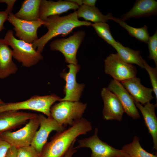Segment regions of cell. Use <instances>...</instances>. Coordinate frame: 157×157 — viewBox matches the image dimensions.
I'll return each instance as SVG.
<instances>
[{"label":"cell","mask_w":157,"mask_h":157,"mask_svg":"<svg viewBox=\"0 0 157 157\" xmlns=\"http://www.w3.org/2000/svg\"><path fill=\"white\" fill-rule=\"evenodd\" d=\"M92 129L91 122L82 117L67 129L57 132L52 137L44 146L40 157H64L79 136L86 135Z\"/></svg>","instance_id":"1"},{"label":"cell","mask_w":157,"mask_h":157,"mask_svg":"<svg viewBox=\"0 0 157 157\" xmlns=\"http://www.w3.org/2000/svg\"><path fill=\"white\" fill-rule=\"evenodd\" d=\"M43 25L48 31L45 34L32 44L33 48L41 53L44 46L52 38L59 35L65 37L71 33L75 28L82 26H92L90 22L79 20L76 11L63 16L58 15L50 16L43 21Z\"/></svg>","instance_id":"2"},{"label":"cell","mask_w":157,"mask_h":157,"mask_svg":"<svg viewBox=\"0 0 157 157\" xmlns=\"http://www.w3.org/2000/svg\"><path fill=\"white\" fill-rule=\"evenodd\" d=\"M2 40L13 49V56L14 58L21 63L24 67H32L43 58L41 53L33 48L32 44L15 38L12 30H8Z\"/></svg>","instance_id":"3"},{"label":"cell","mask_w":157,"mask_h":157,"mask_svg":"<svg viewBox=\"0 0 157 157\" xmlns=\"http://www.w3.org/2000/svg\"><path fill=\"white\" fill-rule=\"evenodd\" d=\"M61 98L53 94L44 96L33 95L26 100L15 102L5 103L0 105V114L9 111L31 110L42 113L51 116L50 108L56 101Z\"/></svg>","instance_id":"4"},{"label":"cell","mask_w":157,"mask_h":157,"mask_svg":"<svg viewBox=\"0 0 157 157\" xmlns=\"http://www.w3.org/2000/svg\"><path fill=\"white\" fill-rule=\"evenodd\" d=\"M87 104L81 102L62 101L52 106L51 116L65 127L72 126L82 118Z\"/></svg>","instance_id":"5"},{"label":"cell","mask_w":157,"mask_h":157,"mask_svg":"<svg viewBox=\"0 0 157 157\" xmlns=\"http://www.w3.org/2000/svg\"><path fill=\"white\" fill-rule=\"evenodd\" d=\"M85 34V31L81 30L75 32L67 38L55 40L50 43V49L51 50L58 51L61 53L67 63L77 65V51Z\"/></svg>","instance_id":"6"},{"label":"cell","mask_w":157,"mask_h":157,"mask_svg":"<svg viewBox=\"0 0 157 157\" xmlns=\"http://www.w3.org/2000/svg\"><path fill=\"white\" fill-rule=\"evenodd\" d=\"M40 126L38 117L29 120L22 128L14 132L8 131L0 135L11 146L17 148L30 146Z\"/></svg>","instance_id":"7"},{"label":"cell","mask_w":157,"mask_h":157,"mask_svg":"<svg viewBox=\"0 0 157 157\" xmlns=\"http://www.w3.org/2000/svg\"><path fill=\"white\" fill-rule=\"evenodd\" d=\"M98 129L96 128L92 136L79 140L78 145L74 147L89 148L92 151L91 157H129L121 149L115 148L101 140L98 135Z\"/></svg>","instance_id":"8"},{"label":"cell","mask_w":157,"mask_h":157,"mask_svg":"<svg viewBox=\"0 0 157 157\" xmlns=\"http://www.w3.org/2000/svg\"><path fill=\"white\" fill-rule=\"evenodd\" d=\"M104 62L105 73L120 82L135 76L137 73L135 66L124 62L117 53L110 54Z\"/></svg>","instance_id":"9"},{"label":"cell","mask_w":157,"mask_h":157,"mask_svg":"<svg viewBox=\"0 0 157 157\" xmlns=\"http://www.w3.org/2000/svg\"><path fill=\"white\" fill-rule=\"evenodd\" d=\"M7 20L14 26L16 36L19 40L31 44L38 39L37 30L44 24V21L40 19L30 21L19 19L11 12L9 13Z\"/></svg>","instance_id":"10"},{"label":"cell","mask_w":157,"mask_h":157,"mask_svg":"<svg viewBox=\"0 0 157 157\" xmlns=\"http://www.w3.org/2000/svg\"><path fill=\"white\" fill-rule=\"evenodd\" d=\"M40 128L36 132L31 145L40 155L42 149L47 142L50 133L53 131L57 132L63 131L65 127L59 124L51 116L46 117L43 115H38Z\"/></svg>","instance_id":"11"},{"label":"cell","mask_w":157,"mask_h":157,"mask_svg":"<svg viewBox=\"0 0 157 157\" xmlns=\"http://www.w3.org/2000/svg\"><path fill=\"white\" fill-rule=\"evenodd\" d=\"M67 66L69 69L68 72L63 71L60 74V76L65 81L66 84L63 90L65 96L59 101H78L85 86L83 83H77L76 81V75L80 67L78 64H69Z\"/></svg>","instance_id":"12"},{"label":"cell","mask_w":157,"mask_h":157,"mask_svg":"<svg viewBox=\"0 0 157 157\" xmlns=\"http://www.w3.org/2000/svg\"><path fill=\"white\" fill-rule=\"evenodd\" d=\"M101 95L104 104L102 111L104 118L107 120L121 121L124 112L118 97L106 88H102Z\"/></svg>","instance_id":"13"},{"label":"cell","mask_w":157,"mask_h":157,"mask_svg":"<svg viewBox=\"0 0 157 157\" xmlns=\"http://www.w3.org/2000/svg\"><path fill=\"white\" fill-rule=\"evenodd\" d=\"M107 88L118 97L124 112L128 115L134 119L140 117L139 113L135 104L133 98L120 82L112 79Z\"/></svg>","instance_id":"14"},{"label":"cell","mask_w":157,"mask_h":157,"mask_svg":"<svg viewBox=\"0 0 157 157\" xmlns=\"http://www.w3.org/2000/svg\"><path fill=\"white\" fill-rule=\"evenodd\" d=\"M38 116L35 113L19 111H9L2 113L0 114V135L15 129Z\"/></svg>","instance_id":"15"},{"label":"cell","mask_w":157,"mask_h":157,"mask_svg":"<svg viewBox=\"0 0 157 157\" xmlns=\"http://www.w3.org/2000/svg\"><path fill=\"white\" fill-rule=\"evenodd\" d=\"M120 82L134 100L142 105H145L154 98L152 95V89L142 85L140 79L136 76Z\"/></svg>","instance_id":"16"},{"label":"cell","mask_w":157,"mask_h":157,"mask_svg":"<svg viewBox=\"0 0 157 157\" xmlns=\"http://www.w3.org/2000/svg\"><path fill=\"white\" fill-rule=\"evenodd\" d=\"M79 6L76 4L67 0L53 1L41 0L39 18L43 21L48 17L55 15H59L67 12L70 10H75Z\"/></svg>","instance_id":"17"},{"label":"cell","mask_w":157,"mask_h":157,"mask_svg":"<svg viewBox=\"0 0 157 157\" xmlns=\"http://www.w3.org/2000/svg\"><path fill=\"white\" fill-rule=\"evenodd\" d=\"M135 104L140 111L144 118L145 124L151 135L153 143V149L157 150V118L155 113L157 104L148 102L144 106L134 101Z\"/></svg>","instance_id":"18"},{"label":"cell","mask_w":157,"mask_h":157,"mask_svg":"<svg viewBox=\"0 0 157 157\" xmlns=\"http://www.w3.org/2000/svg\"><path fill=\"white\" fill-rule=\"evenodd\" d=\"M157 13V1L154 0H137L131 9L119 18L124 21L131 18L147 17L156 15Z\"/></svg>","instance_id":"19"},{"label":"cell","mask_w":157,"mask_h":157,"mask_svg":"<svg viewBox=\"0 0 157 157\" xmlns=\"http://www.w3.org/2000/svg\"><path fill=\"white\" fill-rule=\"evenodd\" d=\"M12 50L0 39V79L16 74L18 68L12 60Z\"/></svg>","instance_id":"20"},{"label":"cell","mask_w":157,"mask_h":157,"mask_svg":"<svg viewBox=\"0 0 157 157\" xmlns=\"http://www.w3.org/2000/svg\"><path fill=\"white\" fill-rule=\"evenodd\" d=\"M41 0H25L15 16L24 20L35 21L39 20V12Z\"/></svg>","instance_id":"21"},{"label":"cell","mask_w":157,"mask_h":157,"mask_svg":"<svg viewBox=\"0 0 157 157\" xmlns=\"http://www.w3.org/2000/svg\"><path fill=\"white\" fill-rule=\"evenodd\" d=\"M116 51L120 58L128 64H135L143 68L144 60L139 50H135L123 45L118 41L111 46Z\"/></svg>","instance_id":"22"},{"label":"cell","mask_w":157,"mask_h":157,"mask_svg":"<svg viewBox=\"0 0 157 157\" xmlns=\"http://www.w3.org/2000/svg\"><path fill=\"white\" fill-rule=\"evenodd\" d=\"M76 12L78 18H83L86 21H90L94 23H106L112 16L110 13L103 15L95 6L85 5L79 6Z\"/></svg>","instance_id":"23"},{"label":"cell","mask_w":157,"mask_h":157,"mask_svg":"<svg viewBox=\"0 0 157 157\" xmlns=\"http://www.w3.org/2000/svg\"><path fill=\"white\" fill-rule=\"evenodd\" d=\"M110 19L118 23L126 30L131 36L141 42L147 43L149 36L148 27L146 25L141 28H136L128 25L119 18L114 17L112 16Z\"/></svg>","instance_id":"24"},{"label":"cell","mask_w":157,"mask_h":157,"mask_svg":"<svg viewBox=\"0 0 157 157\" xmlns=\"http://www.w3.org/2000/svg\"><path fill=\"white\" fill-rule=\"evenodd\" d=\"M121 150L129 157H157L156 155L148 152L141 146L140 139L135 136L132 142L124 145Z\"/></svg>","instance_id":"25"},{"label":"cell","mask_w":157,"mask_h":157,"mask_svg":"<svg viewBox=\"0 0 157 157\" xmlns=\"http://www.w3.org/2000/svg\"><path fill=\"white\" fill-rule=\"evenodd\" d=\"M92 26L98 35L107 43L112 46L116 42L111 34L109 25L106 23H94Z\"/></svg>","instance_id":"26"},{"label":"cell","mask_w":157,"mask_h":157,"mask_svg":"<svg viewBox=\"0 0 157 157\" xmlns=\"http://www.w3.org/2000/svg\"><path fill=\"white\" fill-rule=\"evenodd\" d=\"M149 51L148 58L153 60L155 62L156 67H157V31L149 37L147 42Z\"/></svg>","instance_id":"27"},{"label":"cell","mask_w":157,"mask_h":157,"mask_svg":"<svg viewBox=\"0 0 157 157\" xmlns=\"http://www.w3.org/2000/svg\"><path fill=\"white\" fill-rule=\"evenodd\" d=\"M143 68L147 72L150 78L151 83L157 100V67L154 68L151 67L145 60L143 61Z\"/></svg>","instance_id":"28"},{"label":"cell","mask_w":157,"mask_h":157,"mask_svg":"<svg viewBox=\"0 0 157 157\" xmlns=\"http://www.w3.org/2000/svg\"><path fill=\"white\" fill-rule=\"evenodd\" d=\"M16 0H5L4 3L7 4V6L6 10L0 11V32L4 29V24L8 18L9 13L11 12Z\"/></svg>","instance_id":"29"},{"label":"cell","mask_w":157,"mask_h":157,"mask_svg":"<svg viewBox=\"0 0 157 157\" xmlns=\"http://www.w3.org/2000/svg\"><path fill=\"white\" fill-rule=\"evenodd\" d=\"M17 157H40L34 148L31 145L17 148Z\"/></svg>","instance_id":"30"},{"label":"cell","mask_w":157,"mask_h":157,"mask_svg":"<svg viewBox=\"0 0 157 157\" xmlns=\"http://www.w3.org/2000/svg\"><path fill=\"white\" fill-rule=\"evenodd\" d=\"M11 146L4 140L0 135V157H4Z\"/></svg>","instance_id":"31"},{"label":"cell","mask_w":157,"mask_h":157,"mask_svg":"<svg viewBox=\"0 0 157 157\" xmlns=\"http://www.w3.org/2000/svg\"><path fill=\"white\" fill-rule=\"evenodd\" d=\"M17 148L11 146L7 151L4 157H17Z\"/></svg>","instance_id":"32"},{"label":"cell","mask_w":157,"mask_h":157,"mask_svg":"<svg viewBox=\"0 0 157 157\" xmlns=\"http://www.w3.org/2000/svg\"><path fill=\"white\" fill-rule=\"evenodd\" d=\"M75 142H74L72 144L64 157H72L73 155L76 152V149L74 147Z\"/></svg>","instance_id":"33"},{"label":"cell","mask_w":157,"mask_h":157,"mask_svg":"<svg viewBox=\"0 0 157 157\" xmlns=\"http://www.w3.org/2000/svg\"><path fill=\"white\" fill-rule=\"evenodd\" d=\"M97 0H82V5L90 6H95Z\"/></svg>","instance_id":"34"},{"label":"cell","mask_w":157,"mask_h":157,"mask_svg":"<svg viewBox=\"0 0 157 157\" xmlns=\"http://www.w3.org/2000/svg\"><path fill=\"white\" fill-rule=\"evenodd\" d=\"M4 102L0 98V105L3 104Z\"/></svg>","instance_id":"35"}]
</instances>
